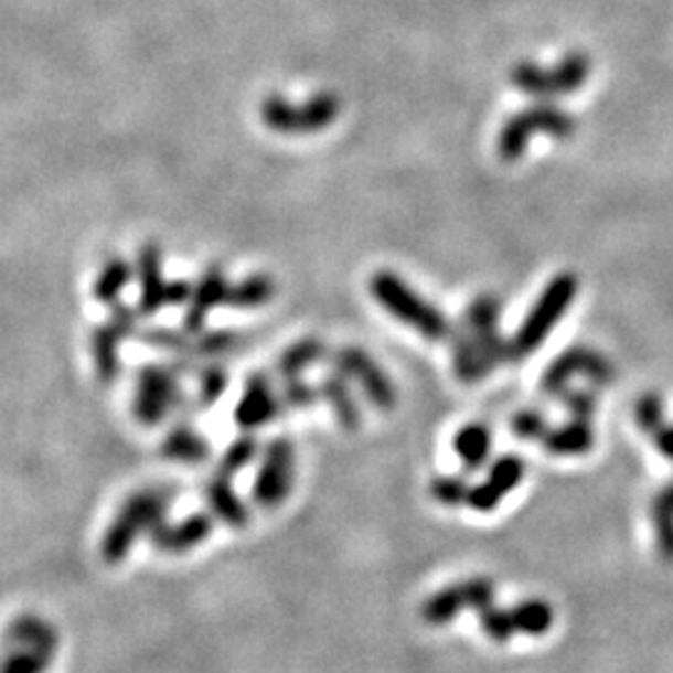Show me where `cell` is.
Returning a JSON list of instances; mask_svg holds the SVG:
<instances>
[{
    "label": "cell",
    "mask_w": 673,
    "mask_h": 673,
    "mask_svg": "<svg viewBox=\"0 0 673 673\" xmlns=\"http://www.w3.org/2000/svg\"><path fill=\"white\" fill-rule=\"evenodd\" d=\"M512 613L516 633H526V637H544L554 623V609L544 599H526L516 603Z\"/></svg>",
    "instance_id": "obj_29"
},
{
    "label": "cell",
    "mask_w": 673,
    "mask_h": 673,
    "mask_svg": "<svg viewBox=\"0 0 673 673\" xmlns=\"http://www.w3.org/2000/svg\"><path fill=\"white\" fill-rule=\"evenodd\" d=\"M576 292H579V282L576 277L564 273L556 275L549 285L544 287V292L538 295V300L534 302L532 310L524 317L522 327L514 334V340L509 342V362L524 360L526 354L536 352L542 348L546 336L559 324L562 317L569 310V305L574 302Z\"/></svg>",
    "instance_id": "obj_2"
},
{
    "label": "cell",
    "mask_w": 673,
    "mask_h": 673,
    "mask_svg": "<svg viewBox=\"0 0 673 673\" xmlns=\"http://www.w3.org/2000/svg\"><path fill=\"white\" fill-rule=\"evenodd\" d=\"M162 455L195 464V461H202L210 455V447L197 429H192L190 425H178L162 441Z\"/></svg>",
    "instance_id": "obj_26"
},
{
    "label": "cell",
    "mask_w": 673,
    "mask_h": 673,
    "mask_svg": "<svg viewBox=\"0 0 673 673\" xmlns=\"http://www.w3.org/2000/svg\"><path fill=\"white\" fill-rule=\"evenodd\" d=\"M467 330L474 336L479 352L484 354L489 367H499L509 362V342L499 332V302L494 297L482 295L469 305L467 310Z\"/></svg>",
    "instance_id": "obj_14"
},
{
    "label": "cell",
    "mask_w": 673,
    "mask_h": 673,
    "mask_svg": "<svg viewBox=\"0 0 673 673\" xmlns=\"http://www.w3.org/2000/svg\"><path fill=\"white\" fill-rule=\"evenodd\" d=\"M651 524L656 549L663 562H673V482L661 489L651 502Z\"/></svg>",
    "instance_id": "obj_25"
},
{
    "label": "cell",
    "mask_w": 673,
    "mask_h": 673,
    "mask_svg": "<svg viewBox=\"0 0 673 673\" xmlns=\"http://www.w3.org/2000/svg\"><path fill=\"white\" fill-rule=\"evenodd\" d=\"M227 389V372L220 364H207L200 370V387H197V402L202 407H213V404L223 397Z\"/></svg>",
    "instance_id": "obj_31"
},
{
    "label": "cell",
    "mask_w": 673,
    "mask_h": 673,
    "mask_svg": "<svg viewBox=\"0 0 673 673\" xmlns=\"http://www.w3.org/2000/svg\"><path fill=\"white\" fill-rule=\"evenodd\" d=\"M110 317L100 327H95L90 334V354H93V367L98 380L103 384H110L120 377L122 372V360L120 350L122 342L130 334H138V322L140 314L132 307L122 305L120 300L110 305Z\"/></svg>",
    "instance_id": "obj_8"
},
{
    "label": "cell",
    "mask_w": 673,
    "mask_h": 673,
    "mask_svg": "<svg viewBox=\"0 0 673 673\" xmlns=\"http://www.w3.org/2000/svg\"><path fill=\"white\" fill-rule=\"evenodd\" d=\"M574 377H586L599 387H606L613 380V367L609 360L591 348H571L566 350L562 357H556L549 370L542 377V389L549 397H559V394L569 392V384Z\"/></svg>",
    "instance_id": "obj_11"
},
{
    "label": "cell",
    "mask_w": 673,
    "mask_h": 673,
    "mask_svg": "<svg viewBox=\"0 0 673 673\" xmlns=\"http://www.w3.org/2000/svg\"><path fill=\"white\" fill-rule=\"evenodd\" d=\"M275 297V285L267 275H249L237 285H229L227 302L235 310H257Z\"/></svg>",
    "instance_id": "obj_28"
},
{
    "label": "cell",
    "mask_w": 673,
    "mask_h": 673,
    "mask_svg": "<svg viewBox=\"0 0 673 673\" xmlns=\"http://www.w3.org/2000/svg\"><path fill=\"white\" fill-rule=\"evenodd\" d=\"M589 421L591 419L571 417L562 427L549 429L544 435V449L556 457L586 455L594 447V429Z\"/></svg>",
    "instance_id": "obj_20"
},
{
    "label": "cell",
    "mask_w": 673,
    "mask_h": 673,
    "mask_svg": "<svg viewBox=\"0 0 673 673\" xmlns=\"http://www.w3.org/2000/svg\"><path fill=\"white\" fill-rule=\"evenodd\" d=\"M170 489H146V492L132 494L122 504L118 516L113 519L108 534L103 538V556L110 564H118L125 554L130 552L135 538L146 532H152L156 524L162 522L165 509L170 504Z\"/></svg>",
    "instance_id": "obj_3"
},
{
    "label": "cell",
    "mask_w": 673,
    "mask_h": 673,
    "mask_svg": "<svg viewBox=\"0 0 673 673\" xmlns=\"http://www.w3.org/2000/svg\"><path fill=\"white\" fill-rule=\"evenodd\" d=\"M257 451H259V447H257V439H255V437H247V435H245V437L235 439L233 445H229V447L225 449L223 459H220L217 474H220V477L233 479V477L239 474V471H243L245 467L253 464V459L257 457Z\"/></svg>",
    "instance_id": "obj_30"
},
{
    "label": "cell",
    "mask_w": 673,
    "mask_h": 673,
    "mask_svg": "<svg viewBox=\"0 0 673 673\" xmlns=\"http://www.w3.org/2000/svg\"><path fill=\"white\" fill-rule=\"evenodd\" d=\"M637 421L651 437L663 427V404L656 394H647L637 402Z\"/></svg>",
    "instance_id": "obj_34"
},
{
    "label": "cell",
    "mask_w": 673,
    "mask_h": 673,
    "mask_svg": "<svg viewBox=\"0 0 673 673\" xmlns=\"http://www.w3.org/2000/svg\"><path fill=\"white\" fill-rule=\"evenodd\" d=\"M566 409L571 412V417H581V419H591L594 409H596V399L591 392L586 389H574L566 392Z\"/></svg>",
    "instance_id": "obj_37"
},
{
    "label": "cell",
    "mask_w": 673,
    "mask_h": 673,
    "mask_svg": "<svg viewBox=\"0 0 673 673\" xmlns=\"http://www.w3.org/2000/svg\"><path fill=\"white\" fill-rule=\"evenodd\" d=\"M210 532H213V519L207 514H192L182 519L180 524H156V528H152V542H156V546L162 552L182 554L192 549V546H197Z\"/></svg>",
    "instance_id": "obj_18"
},
{
    "label": "cell",
    "mask_w": 673,
    "mask_h": 673,
    "mask_svg": "<svg viewBox=\"0 0 673 673\" xmlns=\"http://www.w3.org/2000/svg\"><path fill=\"white\" fill-rule=\"evenodd\" d=\"M524 459L516 455H504L499 457L482 484H477L474 489H469L467 504L477 512H494V509L502 504V499L514 492V489L522 484L524 479Z\"/></svg>",
    "instance_id": "obj_15"
},
{
    "label": "cell",
    "mask_w": 673,
    "mask_h": 673,
    "mask_svg": "<svg viewBox=\"0 0 673 673\" xmlns=\"http://www.w3.org/2000/svg\"><path fill=\"white\" fill-rule=\"evenodd\" d=\"M340 98L332 93H320L305 103H292L282 95H269L263 103V120L269 130L282 135H310L320 132L340 118Z\"/></svg>",
    "instance_id": "obj_4"
},
{
    "label": "cell",
    "mask_w": 673,
    "mask_h": 673,
    "mask_svg": "<svg viewBox=\"0 0 673 673\" xmlns=\"http://www.w3.org/2000/svg\"><path fill=\"white\" fill-rule=\"evenodd\" d=\"M334 370L352 382H357L364 397L370 399L372 407L380 412H389L397 404V389H394L392 380L387 377L377 362H374L367 352L357 348H342L334 352Z\"/></svg>",
    "instance_id": "obj_12"
},
{
    "label": "cell",
    "mask_w": 673,
    "mask_h": 673,
    "mask_svg": "<svg viewBox=\"0 0 673 673\" xmlns=\"http://www.w3.org/2000/svg\"><path fill=\"white\" fill-rule=\"evenodd\" d=\"M140 280V314H156L168 305H185L190 300L192 285L185 280L168 282L162 273V253L158 245H146L138 255Z\"/></svg>",
    "instance_id": "obj_9"
},
{
    "label": "cell",
    "mask_w": 673,
    "mask_h": 673,
    "mask_svg": "<svg viewBox=\"0 0 673 673\" xmlns=\"http://www.w3.org/2000/svg\"><path fill=\"white\" fill-rule=\"evenodd\" d=\"M130 277H132V269L128 265V259L110 257L108 263L100 267L98 277H95V285H93L95 300L103 302V305L118 302L122 290L130 282Z\"/></svg>",
    "instance_id": "obj_27"
},
{
    "label": "cell",
    "mask_w": 673,
    "mask_h": 673,
    "mask_svg": "<svg viewBox=\"0 0 673 673\" xmlns=\"http://www.w3.org/2000/svg\"><path fill=\"white\" fill-rule=\"evenodd\" d=\"M320 397V387H312L305 380H285V387L280 389L282 409H310Z\"/></svg>",
    "instance_id": "obj_32"
},
{
    "label": "cell",
    "mask_w": 673,
    "mask_h": 673,
    "mask_svg": "<svg viewBox=\"0 0 673 673\" xmlns=\"http://www.w3.org/2000/svg\"><path fill=\"white\" fill-rule=\"evenodd\" d=\"M455 451L467 471H479L492 455V431L484 425H467L457 431Z\"/></svg>",
    "instance_id": "obj_22"
},
{
    "label": "cell",
    "mask_w": 673,
    "mask_h": 673,
    "mask_svg": "<svg viewBox=\"0 0 673 673\" xmlns=\"http://www.w3.org/2000/svg\"><path fill=\"white\" fill-rule=\"evenodd\" d=\"M512 431L519 439H544L549 427H546V419L542 412L524 409L512 419Z\"/></svg>",
    "instance_id": "obj_35"
},
{
    "label": "cell",
    "mask_w": 673,
    "mask_h": 673,
    "mask_svg": "<svg viewBox=\"0 0 673 673\" xmlns=\"http://www.w3.org/2000/svg\"><path fill=\"white\" fill-rule=\"evenodd\" d=\"M429 492L445 506H459L469 499V487L461 477H439L431 482Z\"/></svg>",
    "instance_id": "obj_33"
},
{
    "label": "cell",
    "mask_w": 673,
    "mask_h": 673,
    "mask_svg": "<svg viewBox=\"0 0 673 673\" xmlns=\"http://www.w3.org/2000/svg\"><path fill=\"white\" fill-rule=\"evenodd\" d=\"M576 130V120L569 113L549 103H538L522 113L512 115L499 132V156L504 160H519L528 148L534 135H552V138H569Z\"/></svg>",
    "instance_id": "obj_5"
},
{
    "label": "cell",
    "mask_w": 673,
    "mask_h": 673,
    "mask_svg": "<svg viewBox=\"0 0 673 673\" xmlns=\"http://www.w3.org/2000/svg\"><path fill=\"white\" fill-rule=\"evenodd\" d=\"M295 479V447L287 437H277L267 445L259 464L253 496L263 509H277L292 489Z\"/></svg>",
    "instance_id": "obj_10"
},
{
    "label": "cell",
    "mask_w": 673,
    "mask_h": 673,
    "mask_svg": "<svg viewBox=\"0 0 673 673\" xmlns=\"http://www.w3.org/2000/svg\"><path fill=\"white\" fill-rule=\"evenodd\" d=\"M370 292L392 317H397L399 322L417 330L427 340H445L451 332L445 312L427 302L417 290H412L399 275L382 269L370 280Z\"/></svg>",
    "instance_id": "obj_1"
},
{
    "label": "cell",
    "mask_w": 673,
    "mask_h": 673,
    "mask_svg": "<svg viewBox=\"0 0 673 673\" xmlns=\"http://www.w3.org/2000/svg\"><path fill=\"white\" fill-rule=\"evenodd\" d=\"M185 399L180 387V372L162 364H148L138 372L132 394V415L140 425L156 427Z\"/></svg>",
    "instance_id": "obj_7"
},
{
    "label": "cell",
    "mask_w": 673,
    "mask_h": 673,
    "mask_svg": "<svg viewBox=\"0 0 673 673\" xmlns=\"http://www.w3.org/2000/svg\"><path fill=\"white\" fill-rule=\"evenodd\" d=\"M282 412L285 409L280 402V392H275V384L269 382L265 374H253L245 384L243 397H239L235 421L243 429H259L265 427L267 421L280 417Z\"/></svg>",
    "instance_id": "obj_16"
},
{
    "label": "cell",
    "mask_w": 673,
    "mask_h": 673,
    "mask_svg": "<svg viewBox=\"0 0 673 673\" xmlns=\"http://www.w3.org/2000/svg\"><path fill=\"white\" fill-rule=\"evenodd\" d=\"M207 502L213 506V512L217 519H223L227 526H245L249 512L247 506L239 502V496L235 494L233 484H229L227 477H213L207 484Z\"/></svg>",
    "instance_id": "obj_23"
},
{
    "label": "cell",
    "mask_w": 673,
    "mask_h": 673,
    "mask_svg": "<svg viewBox=\"0 0 673 673\" xmlns=\"http://www.w3.org/2000/svg\"><path fill=\"white\" fill-rule=\"evenodd\" d=\"M451 362H455V372L461 382H479L484 380L492 367H489L484 354L479 352L474 336L469 334L467 327H461L451 334Z\"/></svg>",
    "instance_id": "obj_21"
},
{
    "label": "cell",
    "mask_w": 673,
    "mask_h": 673,
    "mask_svg": "<svg viewBox=\"0 0 673 673\" xmlns=\"http://www.w3.org/2000/svg\"><path fill=\"white\" fill-rule=\"evenodd\" d=\"M229 282L223 267H210L202 273L200 280L195 282L188 300V312H185V332L188 334H200L202 327L207 322V314L215 310V307L227 302Z\"/></svg>",
    "instance_id": "obj_17"
},
{
    "label": "cell",
    "mask_w": 673,
    "mask_h": 673,
    "mask_svg": "<svg viewBox=\"0 0 673 673\" xmlns=\"http://www.w3.org/2000/svg\"><path fill=\"white\" fill-rule=\"evenodd\" d=\"M653 441H656V449L661 451L666 459H673V425L671 427H661L656 435H653Z\"/></svg>",
    "instance_id": "obj_38"
},
{
    "label": "cell",
    "mask_w": 673,
    "mask_h": 673,
    "mask_svg": "<svg viewBox=\"0 0 673 673\" xmlns=\"http://www.w3.org/2000/svg\"><path fill=\"white\" fill-rule=\"evenodd\" d=\"M494 603V584L489 579H469L461 584H451L447 589L429 596L425 609V619L435 627H445L464 609L484 611L487 606Z\"/></svg>",
    "instance_id": "obj_13"
},
{
    "label": "cell",
    "mask_w": 673,
    "mask_h": 673,
    "mask_svg": "<svg viewBox=\"0 0 673 673\" xmlns=\"http://www.w3.org/2000/svg\"><path fill=\"white\" fill-rule=\"evenodd\" d=\"M322 357H324V342L314 340V336H307V340L290 344V348L280 354L275 370L282 380H297Z\"/></svg>",
    "instance_id": "obj_24"
},
{
    "label": "cell",
    "mask_w": 673,
    "mask_h": 673,
    "mask_svg": "<svg viewBox=\"0 0 673 673\" xmlns=\"http://www.w3.org/2000/svg\"><path fill=\"white\" fill-rule=\"evenodd\" d=\"M235 342H237V336L233 332L205 334V336H200V340H195V354L197 357H213V354L233 350Z\"/></svg>",
    "instance_id": "obj_36"
},
{
    "label": "cell",
    "mask_w": 673,
    "mask_h": 673,
    "mask_svg": "<svg viewBox=\"0 0 673 673\" xmlns=\"http://www.w3.org/2000/svg\"><path fill=\"white\" fill-rule=\"evenodd\" d=\"M320 397L330 404L332 415L340 421L342 429L354 431L362 421V409L357 399H354V392L348 384V377H342L340 372L327 374L320 382Z\"/></svg>",
    "instance_id": "obj_19"
},
{
    "label": "cell",
    "mask_w": 673,
    "mask_h": 673,
    "mask_svg": "<svg viewBox=\"0 0 673 673\" xmlns=\"http://www.w3.org/2000/svg\"><path fill=\"white\" fill-rule=\"evenodd\" d=\"M591 73L589 57L581 53L566 55L554 67H542L536 63H519L512 71V83L532 98H562L579 90Z\"/></svg>",
    "instance_id": "obj_6"
}]
</instances>
